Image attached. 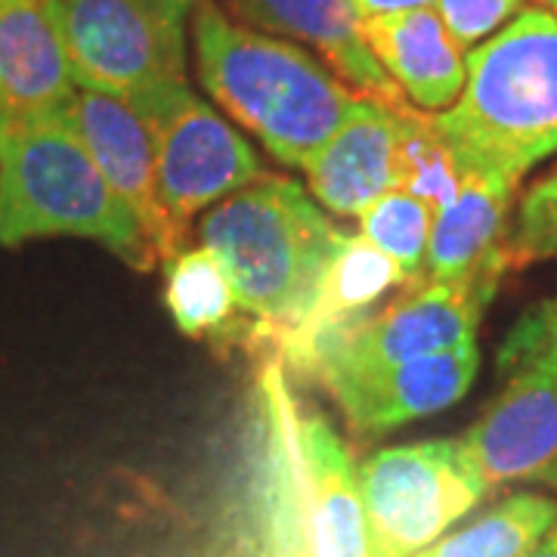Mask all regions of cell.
<instances>
[{
  "label": "cell",
  "mask_w": 557,
  "mask_h": 557,
  "mask_svg": "<svg viewBox=\"0 0 557 557\" xmlns=\"http://www.w3.org/2000/svg\"><path fill=\"white\" fill-rule=\"evenodd\" d=\"M193 44L211 100L288 168L313 156L359 97L298 44L233 22L211 0L193 10Z\"/></svg>",
  "instance_id": "6da1fadb"
},
{
  "label": "cell",
  "mask_w": 557,
  "mask_h": 557,
  "mask_svg": "<svg viewBox=\"0 0 557 557\" xmlns=\"http://www.w3.org/2000/svg\"><path fill=\"white\" fill-rule=\"evenodd\" d=\"M461 174L520 186L530 168L557 152V16L523 7L468 53L465 90L434 115Z\"/></svg>",
  "instance_id": "7a4b0ae2"
},
{
  "label": "cell",
  "mask_w": 557,
  "mask_h": 557,
  "mask_svg": "<svg viewBox=\"0 0 557 557\" xmlns=\"http://www.w3.org/2000/svg\"><path fill=\"white\" fill-rule=\"evenodd\" d=\"M69 102L53 112L0 119V245L75 236L100 242L146 273L159 258L102 177Z\"/></svg>",
  "instance_id": "3957f363"
},
{
  "label": "cell",
  "mask_w": 557,
  "mask_h": 557,
  "mask_svg": "<svg viewBox=\"0 0 557 557\" xmlns=\"http://www.w3.org/2000/svg\"><path fill=\"white\" fill-rule=\"evenodd\" d=\"M199 236L226 270L239 310L260 322L258 338H276L307 317L347 239L295 180L270 174L214 205Z\"/></svg>",
  "instance_id": "277c9868"
},
{
  "label": "cell",
  "mask_w": 557,
  "mask_h": 557,
  "mask_svg": "<svg viewBox=\"0 0 557 557\" xmlns=\"http://www.w3.org/2000/svg\"><path fill=\"white\" fill-rule=\"evenodd\" d=\"M260 409L270 557H372L357 471L332 424L300 412L278 366L260 375Z\"/></svg>",
  "instance_id": "5b68a950"
},
{
  "label": "cell",
  "mask_w": 557,
  "mask_h": 557,
  "mask_svg": "<svg viewBox=\"0 0 557 557\" xmlns=\"http://www.w3.org/2000/svg\"><path fill=\"white\" fill-rule=\"evenodd\" d=\"M498 397L468 428L461 446L490 493L511 483L557 490V338L530 307L498 350Z\"/></svg>",
  "instance_id": "8992f818"
},
{
  "label": "cell",
  "mask_w": 557,
  "mask_h": 557,
  "mask_svg": "<svg viewBox=\"0 0 557 557\" xmlns=\"http://www.w3.org/2000/svg\"><path fill=\"white\" fill-rule=\"evenodd\" d=\"M372 557H412L490 496L461 440H424L369 456L357 471Z\"/></svg>",
  "instance_id": "52a82bcc"
},
{
  "label": "cell",
  "mask_w": 557,
  "mask_h": 557,
  "mask_svg": "<svg viewBox=\"0 0 557 557\" xmlns=\"http://www.w3.org/2000/svg\"><path fill=\"white\" fill-rule=\"evenodd\" d=\"M78 87L131 106L186 81V22L199 0H53Z\"/></svg>",
  "instance_id": "ba28073f"
},
{
  "label": "cell",
  "mask_w": 557,
  "mask_h": 557,
  "mask_svg": "<svg viewBox=\"0 0 557 557\" xmlns=\"http://www.w3.org/2000/svg\"><path fill=\"white\" fill-rule=\"evenodd\" d=\"M134 109L149 127L161 205L180 233L201 208L263 177L255 149L186 81L152 90Z\"/></svg>",
  "instance_id": "9c48e42d"
},
{
  "label": "cell",
  "mask_w": 557,
  "mask_h": 557,
  "mask_svg": "<svg viewBox=\"0 0 557 557\" xmlns=\"http://www.w3.org/2000/svg\"><path fill=\"white\" fill-rule=\"evenodd\" d=\"M508 270L511 260L505 255L465 278H421L406 285L394 304L379 313L372 310L341 335L319 344L300 372H313L322 362H403L471 344L483 310Z\"/></svg>",
  "instance_id": "30bf717a"
},
{
  "label": "cell",
  "mask_w": 557,
  "mask_h": 557,
  "mask_svg": "<svg viewBox=\"0 0 557 557\" xmlns=\"http://www.w3.org/2000/svg\"><path fill=\"white\" fill-rule=\"evenodd\" d=\"M478 344H461L403 362H322L313 369L357 434H384L418 418L437 416L471 391Z\"/></svg>",
  "instance_id": "8fae6325"
},
{
  "label": "cell",
  "mask_w": 557,
  "mask_h": 557,
  "mask_svg": "<svg viewBox=\"0 0 557 557\" xmlns=\"http://www.w3.org/2000/svg\"><path fill=\"white\" fill-rule=\"evenodd\" d=\"M69 112L106 183L137 218L156 258L164 263L183 251V233L161 205L152 137L137 109L112 94L78 87L69 102Z\"/></svg>",
  "instance_id": "7c38bea8"
},
{
  "label": "cell",
  "mask_w": 557,
  "mask_h": 557,
  "mask_svg": "<svg viewBox=\"0 0 557 557\" xmlns=\"http://www.w3.org/2000/svg\"><path fill=\"white\" fill-rule=\"evenodd\" d=\"M226 7L242 25L313 47L322 62L359 97L379 100L391 109L409 102L375 60L354 0H226Z\"/></svg>",
  "instance_id": "4fadbf2b"
},
{
  "label": "cell",
  "mask_w": 557,
  "mask_h": 557,
  "mask_svg": "<svg viewBox=\"0 0 557 557\" xmlns=\"http://www.w3.org/2000/svg\"><path fill=\"white\" fill-rule=\"evenodd\" d=\"M399 109L357 97L338 131L304 159L300 168L322 208L359 218L379 196L397 189Z\"/></svg>",
  "instance_id": "5bb4252c"
},
{
  "label": "cell",
  "mask_w": 557,
  "mask_h": 557,
  "mask_svg": "<svg viewBox=\"0 0 557 557\" xmlns=\"http://www.w3.org/2000/svg\"><path fill=\"white\" fill-rule=\"evenodd\" d=\"M53 0H0V119L53 112L75 97Z\"/></svg>",
  "instance_id": "9a60e30c"
},
{
  "label": "cell",
  "mask_w": 557,
  "mask_h": 557,
  "mask_svg": "<svg viewBox=\"0 0 557 557\" xmlns=\"http://www.w3.org/2000/svg\"><path fill=\"white\" fill-rule=\"evenodd\" d=\"M362 28L381 69L416 109L440 115L461 97L468 57L446 32L434 3L366 16Z\"/></svg>",
  "instance_id": "2e32d148"
},
{
  "label": "cell",
  "mask_w": 557,
  "mask_h": 557,
  "mask_svg": "<svg viewBox=\"0 0 557 557\" xmlns=\"http://www.w3.org/2000/svg\"><path fill=\"white\" fill-rule=\"evenodd\" d=\"M518 186L490 174H461L456 199L434 214L424 278L453 282L478 273L490 260L505 258L511 205ZM511 260V258H508Z\"/></svg>",
  "instance_id": "e0dca14e"
},
{
  "label": "cell",
  "mask_w": 557,
  "mask_h": 557,
  "mask_svg": "<svg viewBox=\"0 0 557 557\" xmlns=\"http://www.w3.org/2000/svg\"><path fill=\"white\" fill-rule=\"evenodd\" d=\"M557 527V502L515 493L412 557H523Z\"/></svg>",
  "instance_id": "ac0fdd59"
},
{
  "label": "cell",
  "mask_w": 557,
  "mask_h": 557,
  "mask_svg": "<svg viewBox=\"0 0 557 557\" xmlns=\"http://www.w3.org/2000/svg\"><path fill=\"white\" fill-rule=\"evenodd\" d=\"M164 304L189 338L223 332L239 310L226 270L205 245L164 260Z\"/></svg>",
  "instance_id": "d6986e66"
},
{
  "label": "cell",
  "mask_w": 557,
  "mask_h": 557,
  "mask_svg": "<svg viewBox=\"0 0 557 557\" xmlns=\"http://www.w3.org/2000/svg\"><path fill=\"white\" fill-rule=\"evenodd\" d=\"M461 186L456 156L440 137L431 112H421L412 102L399 109L397 137V189L421 199L434 214L449 208Z\"/></svg>",
  "instance_id": "ffe728a7"
},
{
  "label": "cell",
  "mask_w": 557,
  "mask_h": 557,
  "mask_svg": "<svg viewBox=\"0 0 557 557\" xmlns=\"http://www.w3.org/2000/svg\"><path fill=\"white\" fill-rule=\"evenodd\" d=\"M431 226H434V211L403 189L384 193L359 214L362 239L372 242L397 263L403 285H416L424 278Z\"/></svg>",
  "instance_id": "44dd1931"
},
{
  "label": "cell",
  "mask_w": 557,
  "mask_h": 557,
  "mask_svg": "<svg viewBox=\"0 0 557 557\" xmlns=\"http://www.w3.org/2000/svg\"><path fill=\"white\" fill-rule=\"evenodd\" d=\"M505 251L511 267L533 260H557V168L530 186L520 199L518 218L508 226Z\"/></svg>",
  "instance_id": "7402d4cb"
},
{
  "label": "cell",
  "mask_w": 557,
  "mask_h": 557,
  "mask_svg": "<svg viewBox=\"0 0 557 557\" xmlns=\"http://www.w3.org/2000/svg\"><path fill=\"white\" fill-rule=\"evenodd\" d=\"M527 0H434V10L458 47H478L518 16Z\"/></svg>",
  "instance_id": "603a6c76"
},
{
  "label": "cell",
  "mask_w": 557,
  "mask_h": 557,
  "mask_svg": "<svg viewBox=\"0 0 557 557\" xmlns=\"http://www.w3.org/2000/svg\"><path fill=\"white\" fill-rule=\"evenodd\" d=\"M357 10L366 16H381V13H399V10H416V7H431L434 0H354Z\"/></svg>",
  "instance_id": "cb8c5ba5"
},
{
  "label": "cell",
  "mask_w": 557,
  "mask_h": 557,
  "mask_svg": "<svg viewBox=\"0 0 557 557\" xmlns=\"http://www.w3.org/2000/svg\"><path fill=\"white\" fill-rule=\"evenodd\" d=\"M523 557H557V527L539 542L536 548H530Z\"/></svg>",
  "instance_id": "d4e9b609"
},
{
  "label": "cell",
  "mask_w": 557,
  "mask_h": 557,
  "mask_svg": "<svg viewBox=\"0 0 557 557\" xmlns=\"http://www.w3.org/2000/svg\"><path fill=\"white\" fill-rule=\"evenodd\" d=\"M542 307V313H545V319H548V325H552V332H555L557 338V298L545 300V304H539Z\"/></svg>",
  "instance_id": "484cf974"
},
{
  "label": "cell",
  "mask_w": 557,
  "mask_h": 557,
  "mask_svg": "<svg viewBox=\"0 0 557 557\" xmlns=\"http://www.w3.org/2000/svg\"><path fill=\"white\" fill-rule=\"evenodd\" d=\"M542 10H548L552 16H557V0H536Z\"/></svg>",
  "instance_id": "4316f807"
}]
</instances>
